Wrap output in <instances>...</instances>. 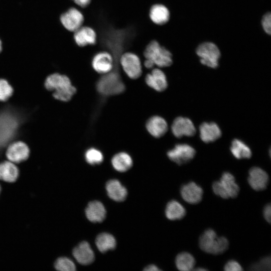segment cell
I'll return each instance as SVG.
<instances>
[{"label":"cell","mask_w":271,"mask_h":271,"mask_svg":"<svg viewBox=\"0 0 271 271\" xmlns=\"http://www.w3.org/2000/svg\"><path fill=\"white\" fill-rule=\"evenodd\" d=\"M23 119L18 111L10 107L0 110V150L17 136Z\"/></svg>","instance_id":"6da1fadb"},{"label":"cell","mask_w":271,"mask_h":271,"mask_svg":"<svg viewBox=\"0 0 271 271\" xmlns=\"http://www.w3.org/2000/svg\"><path fill=\"white\" fill-rule=\"evenodd\" d=\"M46 88L53 91L55 98L63 101L70 100L76 89L66 75L54 73L49 76L45 82Z\"/></svg>","instance_id":"7a4b0ae2"},{"label":"cell","mask_w":271,"mask_h":271,"mask_svg":"<svg viewBox=\"0 0 271 271\" xmlns=\"http://www.w3.org/2000/svg\"><path fill=\"white\" fill-rule=\"evenodd\" d=\"M121 70V68L113 67L110 72L102 75L96 85L98 91L106 96L122 93L125 90V86L120 74Z\"/></svg>","instance_id":"3957f363"},{"label":"cell","mask_w":271,"mask_h":271,"mask_svg":"<svg viewBox=\"0 0 271 271\" xmlns=\"http://www.w3.org/2000/svg\"><path fill=\"white\" fill-rule=\"evenodd\" d=\"M143 56L144 59L151 61L155 67L160 68L169 67L173 63L172 54L170 51L155 40L148 44Z\"/></svg>","instance_id":"277c9868"},{"label":"cell","mask_w":271,"mask_h":271,"mask_svg":"<svg viewBox=\"0 0 271 271\" xmlns=\"http://www.w3.org/2000/svg\"><path fill=\"white\" fill-rule=\"evenodd\" d=\"M199 246L204 251L219 254L225 251L229 245L228 239L223 236L218 237L212 229L205 230L199 238Z\"/></svg>","instance_id":"5b68a950"},{"label":"cell","mask_w":271,"mask_h":271,"mask_svg":"<svg viewBox=\"0 0 271 271\" xmlns=\"http://www.w3.org/2000/svg\"><path fill=\"white\" fill-rule=\"evenodd\" d=\"M214 193L223 199L236 197L239 192V187L235 182L234 177L229 172H224L219 181L212 184Z\"/></svg>","instance_id":"8992f818"},{"label":"cell","mask_w":271,"mask_h":271,"mask_svg":"<svg viewBox=\"0 0 271 271\" xmlns=\"http://www.w3.org/2000/svg\"><path fill=\"white\" fill-rule=\"evenodd\" d=\"M119 62L122 70L129 78L136 79L142 75V62L135 53L130 52L122 53L119 58Z\"/></svg>","instance_id":"52a82bcc"},{"label":"cell","mask_w":271,"mask_h":271,"mask_svg":"<svg viewBox=\"0 0 271 271\" xmlns=\"http://www.w3.org/2000/svg\"><path fill=\"white\" fill-rule=\"evenodd\" d=\"M196 54L203 65L212 68L218 67L220 52L215 44L211 42L201 44L196 49Z\"/></svg>","instance_id":"ba28073f"},{"label":"cell","mask_w":271,"mask_h":271,"mask_svg":"<svg viewBox=\"0 0 271 271\" xmlns=\"http://www.w3.org/2000/svg\"><path fill=\"white\" fill-rule=\"evenodd\" d=\"M84 16L78 9L72 7L63 12L60 16V22L67 31L74 32L83 25Z\"/></svg>","instance_id":"9c48e42d"},{"label":"cell","mask_w":271,"mask_h":271,"mask_svg":"<svg viewBox=\"0 0 271 271\" xmlns=\"http://www.w3.org/2000/svg\"><path fill=\"white\" fill-rule=\"evenodd\" d=\"M195 150L186 144L176 145L174 148L167 152L168 158L179 165L186 164L195 156Z\"/></svg>","instance_id":"30bf717a"},{"label":"cell","mask_w":271,"mask_h":271,"mask_svg":"<svg viewBox=\"0 0 271 271\" xmlns=\"http://www.w3.org/2000/svg\"><path fill=\"white\" fill-rule=\"evenodd\" d=\"M114 63L112 55L106 51L96 53L92 57L91 62L93 70L101 75L110 72L113 68Z\"/></svg>","instance_id":"8fae6325"},{"label":"cell","mask_w":271,"mask_h":271,"mask_svg":"<svg viewBox=\"0 0 271 271\" xmlns=\"http://www.w3.org/2000/svg\"><path fill=\"white\" fill-rule=\"evenodd\" d=\"M171 130L175 137L178 138L184 136L192 137L196 131L193 122L188 118L179 116L173 121Z\"/></svg>","instance_id":"7c38bea8"},{"label":"cell","mask_w":271,"mask_h":271,"mask_svg":"<svg viewBox=\"0 0 271 271\" xmlns=\"http://www.w3.org/2000/svg\"><path fill=\"white\" fill-rule=\"evenodd\" d=\"M268 180V174L262 169L254 167L249 170L247 181L253 190L261 191L265 189Z\"/></svg>","instance_id":"4fadbf2b"},{"label":"cell","mask_w":271,"mask_h":271,"mask_svg":"<svg viewBox=\"0 0 271 271\" xmlns=\"http://www.w3.org/2000/svg\"><path fill=\"white\" fill-rule=\"evenodd\" d=\"M145 77L147 85L157 91L165 90L168 86L166 76L165 73L158 67L154 68Z\"/></svg>","instance_id":"5bb4252c"},{"label":"cell","mask_w":271,"mask_h":271,"mask_svg":"<svg viewBox=\"0 0 271 271\" xmlns=\"http://www.w3.org/2000/svg\"><path fill=\"white\" fill-rule=\"evenodd\" d=\"M30 150L27 145L22 142H17L10 145L6 156L13 163H20L26 160L29 156Z\"/></svg>","instance_id":"9a60e30c"},{"label":"cell","mask_w":271,"mask_h":271,"mask_svg":"<svg viewBox=\"0 0 271 271\" xmlns=\"http://www.w3.org/2000/svg\"><path fill=\"white\" fill-rule=\"evenodd\" d=\"M73 39L75 43L79 47H85L95 44L97 35L95 30L90 27L82 26L73 32Z\"/></svg>","instance_id":"2e32d148"},{"label":"cell","mask_w":271,"mask_h":271,"mask_svg":"<svg viewBox=\"0 0 271 271\" xmlns=\"http://www.w3.org/2000/svg\"><path fill=\"white\" fill-rule=\"evenodd\" d=\"M180 193L182 197L186 202L195 204L202 200L203 191L200 186L191 182L182 186Z\"/></svg>","instance_id":"e0dca14e"},{"label":"cell","mask_w":271,"mask_h":271,"mask_svg":"<svg viewBox=\"0 0 271 271\" xmlns=\"http://www.w3.org/2000/svg\"><path fill=\"white\" fill-rule=\"evenodd\" d=\"M149 17L156 25L162 26L167 24L170 19V12L168 7L162 4L153 5L149 11Z\"/></svg>","instance_id":"ac0fdd59"},{"label":"cell","mask_w":271,"mask_h":271,"mask_svg":"<svg viewBox=\"0 0 271 271\" xmlns=\"http://www.w3.org/2000/svg\"><path fill=\"white\" fill-rule=\"evenodd\" d=\"M73 255L79 263L87 265L94 260V253L89 244L82 241L76 246L73 250Z\"/></svg>","instance_id":"d6986e66"},{"label":"cell","mask_w":271,"mask_h":271,"mask_svg":"<svg viewBox=\"0 0 271 271\" xmlns=\"http://www.w3.org/2000/svg\"><path fill=\"white\" fill-rule=\"evenodd\" d=\"M199 134L201 140L208 143L218 139L221 136V131L216 123L205 122L199 126Z\"/></svg>","instance_id":"ffe728a7"},{"label":"cell","mask_w":271,"mask_h":271,"mask_svg":"<svg viewBox=\"0 0 271 271\" xmlns=\"http://www.w3.org/2000/svg\"><path fill=\"white\" fill-rule=\"evenodd\" d=\"M85 214L87 219L91 222H102L105 218L106 211L103 204L98 201L89 202L86 208Z\"/></svg>","instance_id":"44dd1931"},{"label":"cell","mask_w":271,"mask_h":271,"mask_svg":"<svg viewBox=\"0 0 271 271\" xmlns=\"http://www.w3.org/2000/svg\"><path fill=\"white\" fill-rule=\"evenodd\" d=\"M149 132L155 138H160L168 130V124L166 120L159 116H154L150 118L146 124Z\"/></svg>","instance_id":"7402d4cb"},{"label":"cell","mask_w":271,"mask_h":271,"mask_svg":"<svg viewBox=\"0 0 271 271\" xmlns=\"http://www.w3.org/2000/svg\"><path fill=\"white\" fill-rule=\"evenodd\" d=\"M106 190L109 198L115 201H122L126 197V189L116 179L108 181L106 184Z\"/></svg>","instance_id":"603a6c76"},{"label":"cell","mask_w":271,"mask_h":271,"mask_svg":"<svg viewBox=\"0 0 271 271\" xmlns=\"http://www.w3.org/2000/svg\"><path fill=\"white\" fill-rule=\"evenodd\" d=\"M19 170L11 161L0 163V180L7 182H14L18 178Z\"/></svg>","instance_id":"cb8c5ba5"},{"label":"cell","mask_w":271,"mask_h":271,"mask_svg":"<svg viewBox=\"0 0 271 271\" xmlns=\"http://www.w3.org/2000/svg\"><path fill=\"white\" fill-rule=\"evenodd\" d=\"M111 164L115 170L118 172H123L131 167L132 160L128 154L124 152H121L113 157Z\"/></svg>","instance_id":"d4e9b609"},{"label":"cell","mask_w":271,"mask_h":271,"mask_svg":"<svg viewBox=\"0 0 271 271\" xmlns=\"http://www.w3.org/2000/svg\"><path fill=\"white\" fill-rule=\"evenodd\" d=\"M165 214L169 220H179L183 218L185 215L186 210L181 203L173 200L167 204Z\"/></svg>","instance_id":"484cf974"},{"label":"cell","mask_w":271,"mask_h":271,"mask_svg":"<svg viewBox=\"0 0 271 271\" xmlns=\"http://www.w3.org/2000/svg\"><path fill=\"white\" fill-rule=\"evenodd\" d=\"M230 151L234 157L238 159H249L251 156L250 149L242 141L238 139L232 141Z\"/></svg>","instance_id":"4316f807"},{"label":"cell","mask_w":271,"mask_h":271,"mask_svg":"<svg viewBox=\"0 0 271 271\" xmlns=\"http://www.w3.org/2000/svg\"><path fill=\"white\" fill-rule=\"evenodd\" d=\"M97 248L101 252H105L108 250L113 249L116 246V240L111 234L102 233L97 235L95 240Z\"/></svg>","instance_id":"83f0119b"},{"label":"cell","mask_w":271,"mask_h":271,"mask_svg":"<svg viewBox=\"0 0 271 271\" xmlns=\"http://www.w3.org/2000/svg\"><path fill=\"white\" fill-rule=\"evenodd\" d=\"M175 263L177 268L182 271L192 270L195 264V260L192 254L187 252H182L176 256Z\"/></svg>","instance_id":"f1b7e54d"},{"label":"cell","mask_w":271,"mask_h":271,"mask_svg":"<svg viewBox=\"0 0 271 271\" xmlns=\"http://www.w3.org/2000/svg\"><path fill=\"white\" fill-rule=\"evenodd\" d=\"M85 158L86 162L90 165L100 164L103 160L102 153L95 148H90L85 153Z\"/></svg>","instance_id":"f546056e"},{"label":"cell","mask_w":271,"mask_h":271,"mask_svg":"<svg viewBox=\"0 0 271 271\" xmlns=\"http://www.w3.org/2000/svg\"><path fill=\"white\" fill-rule=\"evenodd\" d=\"M56 269L61 271H74L76 269V266L73 261L66 257L58 258L55 263Z\"/></svg>","instance_id":"4dcf8cb0"},{"label":"cell","mask_w":271,"mask_h":271,"mask_svg":"<svg viewBox=\"0 0 271 271\" xmlns=\"http://www.w3.org/2000/svg\"><path fill=\"white\" fill-rule=\"evenodd\" d=\"M13 89L7 80L0 79V101H5L13 94Z\"/></svg>","instance_id":"1f68e13d"},{"label":"cell","mask_w":271,"mask_h":271,"mask_svg":"<svg viewBox=\"0 0 271 271\" xmlns=\"http://www.w3.org/2000/svg\"><path fill=\"white\" fill-rule=\"evenodd\" d=\"M249 268L251 270H270V256L263 257L259 262L252 264Z\"/></svg>","instance_id":"d6a6232c"},{"label":"cell","mask_w":271,"mask_h":271,"mask_svg":"<svg viewBox=\"0 0 271 271\" xmlns=\"http://www.w3.org/2000/svg\"><path fill=\"white\" fill-rule=\"evenodd\" d=\"M271 17L270 13H267L265 14L261 20L262 28L265 32L268 35L270 34L271 31Z\"/></svg>","instance_id":"836d02e7"},{"label":"cell","mask_w":271,"mask_h":271,"mask_svg":"<svg viewBox=\"0 0 271 271\" xmlns=\"http://www.w3.org/2000/svg\"><path fill=\"white\" fill-rule=\"evenodd\" d=\"M224 269L226 271H241L243 269L240 264L234 260L228 261L225 265Z\"/></svg>","instance_id":"e575fe53"},{"label":"cell","mask_w":271,"mask_h":271,"mask_svg":"<svg viewBox=\"0 0 271 271\" xmlns=\"http://www.w3.org/2000/svg\"><path fill=\"white\" fill-rule=\"evenodd\" d=\"M270 211H271V206L270 204L269 203L267 204L264 208L263 211V214L264 219L267 222L269 223H270Z\"/></svg>","instance_id":"d590c367"},{"label":"cell","mask_w":271,"mask_h":271,"mask_svg":"<svg viewBox=\"0 0 271 271\" xmlns=\"http://www.w3.org/2000/svg\"><path fill=\"white\" fill-rule=\"evenodd\" d=\"M76 5V7L84 8L87 7L90 3L91 0H71Z\"/></svg>","instance_id":"8d00e7d4"},{"label":"cell","mask_w":271,"mask_h":271,"mask_svg":"<svg viewBox=\"0 0 271 271\" xmlns=\"http://www.w3.org/2000/svg\"><path fill=\"white\" fill-rule=\"evenodd\" d=\"M144 270L146 271H158L161 270L157 266L154 264H151L146 266Z\"/></svg>","instance_id":"74e56055"},{"label":"cell","mask_w":271,"mask_h":271,"mask_svg":"<svg viewBox=\"0 0 271 271\" xmlns=\"http://www.w3.org/2000/svg\"><path fill=\"white\" fill-rule=\"evenodd\" d=\"M195 270H198V271H200V270H206L207 269H205V268H197L195 269H194Z\"/></svg>","instance_id":"f35d334b"},{"label":"cell","mask_w":271,"mask_h":271,"mask_svg":"<svg viewBox=\"0 0 271 271\" xmlns=\"http://www.w3.org/2000/svg\"><path fill=\"white\" fill-rule=\"evenodd\" d=\"M2 43L1 40H0V52L2 51Z\"/></svg>","instance_id":"ab89813d"},{"label":"cell","mask_w":271,"mask_h":271,"mask_svg":"<svg viewBox=\"0 0 271 271\" xmlns=\"http://www.w3.org/2000/svg\"><path fill=\"white\" fill-rule=\"evenodd\" d=\"M0 192H1V186H0Z\"/></svg>","instance_id":"60d3db41"}]
</instances>
